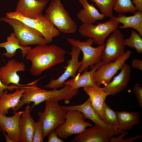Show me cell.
<instances>
[{
	"label": "cell",
	"instance_id": "d6986e66",
	"mask_svg": "<svg viewBox=\"0 0 142 142\" xmlns=\"http://www.w3.org/2000/svg\"><path fill=\"white\" fill-rule=\"evenodd\" d=\"M31 107L27 105L21 116L20 142H32L36 122L31 115Z\"/></svg>",
	"mask_w": 142,
	"mask_h": 142
},
{
	"label": "cell",
	"instance_id": "ffe728a7",
	"mask_svg": "<svg viewBox=\"0 0 142 142\" xmlns=\"http://www.w3.org/2000/svg\"><path fill=\"white\" fill-rule=\"evenodd\" d=\"M103 64L101 61L94 65L90 71H88V69H86L82 75L79 74L73 79L65 81L64 84L70 85L74 88L77 89L82 87L97 86L94 79V74L96 70Z\"/></svg>",
	"mask_w": 142,
	"mask_h": 142
},
{
	"label": "cell",
	"instance_id": "6da1fadb",
	"mask_svg": "<svg viewBox=\"0 0 142 142\" xmlns=\"http://www.w3.org/2000/svg\"><path fill=\"white\" fill-rule=\"evenodd\" d=\"M39 80L27 84L24 87L25 91L22 97L17 106L12 110L16 112L24 104L29 105L33 102L31 109L41 103L47 101H59L64 100L68 104L78 93V89H75L69 84H64L59 89L47 90L38 87L37 83Z\"/></svg>",
	"mask_w": 142,
	"mask_h": 142
},
{
	"label": "cell",
	"instance_id": "484cf974",
	"mask_svg": "<svg viewBox=\"0 0 142 142\" xmlns=\"http://www.w3.org/2000/svg\"><path fill=\"white\" fill-rule=\"evenodd\" d=\"M30 47L29 46L26 47L21 46L13 32L8 37L6 42L0 43V48H4L6 51L2 55L9 58L14 56L18 49H21L22 57H25L27 50Z\"/></svg>",
	"mask_w": 142,
	"mask_h": 142
},
{
	"label": "cell",
	"instance_id": "d4e9b609",
	"mask_svg": "<svg viewBox=\"0 0 142 142\" xmlns=\"http://www.w3.org/2000/svg\"><path fill=\"white\" fill-rule=\"evenodd\" d=\"M116 113L119 122L118 129L122 132L131 129L140 123V116L137 111H122Z\"/></svg>",
	"mask_w": 142,
	"mask_h": 142
},
{
	"label": "cell",
	"instance_id": "4fadbf2b",
	"mask_svg": "<svg viewBox=\"0 0 142 142\" xmlns=\"http://www.w3.org/2000/svg\"><path fill=\"white\" fill-rule=\"evenodd\" d=\"M25 70L26 66L23 63L15 59H11L0 67V79L2 83L6 85L11 84L19 87L25 86L27 84H19L20 77L17 73Z\"/></svg>",
	"mask_w": 142,
	"mask_h": 142
},
{
	"label": "cell",
	"instance_id": "f1b7e54d",
	"mask_svg": "<svg viewBox=\"0 0 142 142\" xmlns=\"http://www.w3.org/2000/svg\"><path fill=\"white\" fill-rule=\"evenodd\" d=\"M141 36L137 33L134 30L132 29L131 35L128 38L125 39V43L130 48L135 49L139 54L142 53V39Z\"/></svg>",
	"mask_w": 142,
	"mask_h": 142
},
{
	"label": "cell",
	"instance_id": "8fae6325",
	"mask_svg": "<svg viewBox=\"0 0 142 142\" xmlns=\"http://www.w3.org/2000/svg\"><path fill=\"white\" fill-rule=\"evenodd\" d=\"M128 50L117 60L100 65L95 72L94 79L97 86L100 87L102 84L105 86L111 82L112 78L118 71L122 67L125 61L131 54Z\"/></svg>",
	"mask_w": 142,
	"mask_h": 142
},
{
	"label": "cell",
	"instance_id": "e575fe53",
	"mask_svg": "<svg viewBox=\"0 0 142 142\" xmlns=\"http://www.w3.org/2000/svg\"><path fill=\"white\" fill-rule=\"evenodd\" d=\"M48 142H63L64 141L59 138L56 133L55 130L52 131L49 134Z\"/></svg>",
	"mask_w": 142,
	"mask_h": 142
},
{
	"label": "cell",
	"instance_id": "3957f363",
	"mask_svg": "<svg viewBox=\"0 0 142 142\" xmlns=\"http://www.w3.org/2000/svg\"><path fill=\"white\" fill-rule=\"evenodd\" d=\"M44 16L60 32L73 33L77 31L76 23L71 17L61 0H52Z\"/></svg>",
	"mask_w": 142,
	"mask_h": 142
},
{
	"label": "cell",
	"instance_id": "d6a6232c",
	"mask_svg": "<svg viewBox=\"0 0 142 142\" xmlns=\"http://www.w3.org/2000/svg\"><path fill=\"white\" fill-rule=\"evenodd\" d=\"M133 91L140 106L142 108V88L140 84L136 83L135 84Z\"/></svg>",
	"mask_w": 142,
	"mask_h": 142
},
{
	"label": "cell",
	"instance_id": "f35d334b",
	"mask_svg": "<svg viewBox=\"0 0 142 142\" xmlns=\"http://www.w3.org/2000/svg\"><path fill=\"white\" fill-rule=\"evenodd\" d=\"M2 128H1V126L0 125V134L1 131H2Z\"/></svg>",
	"mask_w": 142,
	"mask_h": 142
},
{
	"label": "cell",
	"instance_id": "4dcf8cb0",
	"mask_svg": "<svg viewBox=\"0 0 142 142\" xmlns=\"http://www.w3.org/2000/svg\"><path fill=\"white\" fill-rule=\"evenodd\" d=\"M43 139L42 124L38 121L36 122V127L33 134L32 142H43Z\"/></svg>",
	"mask_w": 142,
	"mask_h": 142
},
{
	"label": "cell",
	"instance_id": "277c9868",
	"mask_svg": "<svg viewBox=\"0 0 142 142\" xmlns=\"http://www.w3.org/2000/svg\"><path fill=\"white\" fill-rule=\"evenodd\" d=\"M67 111L62 108L59 101H45L44 110L38 113V121L42 124L44 138L52 131L61 126L65 122Z\"/></svg>",
	"mask_w": 142,
	"mask_h": 142
},
{
	"label": "cell",
	"instance_id": "5b68a950",
	"mask_svg": "<svg viewBox=\"0 0 142 142\" xmlns=\"http://www.w3.org/2000/svg\"><path fill=\"white\" fill-rule=\"evenodd\" d=\"M0 21L7 23L12 27L13 33L21 47L48 43L40 32L18 19L5 17L1 18Z\"/></svg>",
	"mask_w": 142,
	"mask_h": 142
},
{
	"label": "cell",
	"instance_id": "cb8c5ba5",
	"mask_svg": "<svg viewBox=\"0 0 142 142\" xmlns=\"http://www.w3.org/2000/svg\"><path fill=\"white\" fill-rule=\"evenodd\" d=\"M133 15L127 16L124 14L119 13L115 19L123 25L119 27L121 29L132 28L137 31L142 36V12L138 10Z\"/></svg>",
	"mask_w": 142,
	"mask_h": 142
},
{
	"label": "cell",
	"instance_id": "9a60e30c",
	"mask_svg": "<svg viewBox=\"0 0 142 142\" xmlns=\"http://www.w3.org/2000/svg\"><path fill=\"white\" fill-rule=\"evenodd\" d=\"M23 112H14V115L11 116L0 114V125L2 130L6 133L14 142H20V120Z\"/></svg>",
	"mask_w": 142,
	"mask_h": 142
},
{
	"label": "cell",
	"instance_id": "8d00e7d4",
	"mask_svg": "<svg viewBox=\"0 0 142 142\" xmlns=\"http://www.w3.org/2000/svg\"><path fill=\"white\" fill-rule=\"evenodd\" d=\"M131 1L138 10L142 12V0H132Z\"/></svg>",
	"mask_w": 142,
	"mask_h": 142
},
{
	"label": "cell",
	"instance_id": "7c38bea8",
	"mask_svg": "<svg viewBox=\"0 0 142 142\" xmlns=\"http://www.w3.org/2000/svg\"><path fill=\"white\" fill-rule=\"evenodd\" d=\"M81 52L78 47L72 46L71 51L68 53L71 58L67 61L68 65L64 67L65 70L63 73L57 79H51L44 87L57 89L63 87L64 83L69 77H75L76 72L82 64L81 61L79 62V57Z\"/></svg>",
	"mask_w": 142,
	"mask_h": 142
},
{
	"label": "cell",
	"instance_id": "52a82bcc",
	"mask_svg": "<svg viewBox=\"0 0 142 142\" xmlns=\"http://www.w3.org/2000/svg\"><path fill=\"white\" fill-rule=\"evenodd\" d=\"M67 40L71 45L77 47L83 53V57L81 61L82 64L78 69L79 73L83 72L89 67L91 69L94 65L102 60L105 44L98 45L96 47H93L92 45L94 41L92 38H89L85 41H80L78 39L70 38H67Z\"/></svg>",
	"mask_w": 142,
	"mask_h": 142
},
{
	"label": "cell",
	"instance_id": "8992f818",
	"mask_svg": "<svg viewBox=\"0 0 142 142\" xmlns=\"http://www.w3.org/2000/svg\"><path fill=\"white\" fill-rule=\"evenodd\" d=\"M119 23L114 16L110 18L108 21L99 23L96 25L82 23L78 31L82 36L92 38L95 44L102 45L104 44L107 37L117 29Z\"/></svg>",
	"mask_w": 142,
	"mask_h": 142
},
{
	"label": "cell",
	"instance_id": "83f0119b",
	"mask_svg": "<svg viewBox=\"0 0 142 142\" xmlns=\"http://www.w3.org/2000/svg\"><path fill=\"white\" fill-rule=\"evenodd\" d=\"M95 3L102 13L105 17L114 16L113 10L116 0H91Z\"/></svg>",
	"mask_w": 142,
	"mask_h": 142
},
{
	"label": "cell",
	"instance_id": "836d02e7",
	"mask_svg": "<svg viewBox=\"0 0 142 142\" xmlns=\"http://www.w3.org/2000/svg\"><path fill=\"white\" fill-rule=\"evenodd\" d=\"M23 87H19L13 84H11L10 85H6L4 84L1 82L0 79V97L3 95L4 90L7 89L8 90L13 91L14 89L22 88Z\"/></svg>",
	"mask_w": 142,
	"mask_h": 142
},
{
	"label": "cell",
	"instance_id": "603a6c76",
	"mask_svg": "<svg viewBox=\"0 0 142 142\" xmlns=\"http://www.w3.org/2000/svg\"><path fill=\"white\" fill-rule=\"evenodd\" d=\"M78 0L83 9L79 11L77 16L82 23L93 24L105 18L103 15L100 13L93 4H90L87 0Z\"/></svg>",
	"mask_w": 142,
	"mask_h": 142
},
{
	"label": "cell",
	"instance_id": "1f68e13d",
	"mask_svg": "<svg viewBox=\"0 0 142 142\" xmlns=\"http://www.w3.org/2000/svg\"><path fill=\"white\" fill-rule=\"evenodd\" d=\"M126 131L123 132L120 135L117 137L115 138L113 137L110 139L109 141L111 142H133L136 139H140L142 137L141 135H138L133 137H130L126 139H123L124 136L127 133Z\"/></svg>",
	"mask_w": 142,
	"mask_h": 142
},
{
	"label": "cell",
	"instance_id": "4316f807",
	"mask_svg": "<svg viewBox=\"0 0 142 142\" xmlns=\"http://www.w3.org/2000/svg\"><path fill=\"white\" fill-rule=\"evenodd\" d=\"M101 114L102 120L105 123L119 129V122L116 111L110 108L106 104L105 101L103 104Z\"/></svg>",
	"mask_w": 142,
	"mask_h": 142
},
{
	"label": "cell",
	"instance_id": "9c48e42d",
	"mask_svg": "<svg viewBox=\"0 0 142 142\" xmlns=\"http://www.w3.org/2000/svg\"><path fill=\"white\" fill-rule=\"evenodd\" d=\"M84 115L78 110H69L67 111L64 123L56 129L55 131L58 137L62 139H67L74 134H79L84 130L87 127L93 125L85 121Z\"/></svg>",
	"mask_w": 142,
	"mask_h": 142
},
{
	"label": "cell",
	"instance_id": "ba28073f",
	"mask_svg": "<svg viewBox=\"0 0 142 142\" xmlns=\"http://www.w3.org/2000/svg\"><path fill=\"white\" fill-rule=\"evenodd\" d=\"M8 18L16 19L40 32L48 43H51L54 37L60 34V32L50 23L42 14L36 18L31 19L24 17L15 12L6 14Z\"/></svg>",
	"mask_w": 142,
	"mask_h": 142
},
{
	"label": "cell",
	"instance_id": "30bf717a",
	"mask_svg": "<svg viewBox=\"0 0 142 142\" xmlns=\"http://www.w3.org/2000/svg\"><path fill=\"white\" fill-rule=\"evenodd\" d=\"M105 45L102 60L103 64L114 61L125 53V39L119 29H117L113 32Z\"/></svg>",
	"mask_w": 142,
	"mask_h": 142
},
{
	"label": "cell",
	"instance_id": "7402d4cb",
	"mask_svg": "<svg viewBox=\"0 0 142 142\" xmlns=\"http://www.w3.org/2000/svg\"><path fill=\"white\" fill-rule=\"evenodd\" d=\"M84 90L89 97L91 105L94 110L102 120V108L106 98L108 95V94L102 87L97 86L85 87H84Z\"/></svg>",
	"mask_w": 142,
	"mask_h": 142
},
{
	"label": "cell",
	"instance_id": "7a4b0ae2",
	"mask_svg": "<svg viewBox=\"0 0 142 142\" xmlns=\"http://www.w3.org/2000/svg\"><path fill=\"white\" fill-rule=\"evenodd\" d=\"M65 50L55 45H37L27 50L25 56L32 63L30 72L32 75L38 76L45 70L65 61Z\"/></svg>",
	"mask_w": 142,
	"mask_h": 142
},
{
	"label": "cell",
	"instance_id": "ac0fdd59",
	"mask_svg": "<svg viewBox=\"0 0 142 142\" xmlns=\"http://www.w3.org/2000/svg\"><path fill=\"white\" fill-rule=\"evenodd\" d=\"M110 138L106 131L101 126L95 125L85 129L77 134L72 142H108Z\"/></svg>",
	"mask_w": 142,
	"mask_h": 142
},
{
	"label": "cell",
	"instance_id": "e0dca14e",
	"mask_svg": "<svg viewBox=\"0 0 142 142\" xmlns=\"http://www.w3.org/2000/svg\"><path fill=\"white\" fill-rule=\"evenodd\" d=\"M75 109L76 110L83 113L86 119L90 120L95 124L99 125L105 129L110 138L114 135L120 134L123 132L117 128L107 125L99 117L92 108L91 101L89 98L83 103L77 105Z\"/></svg>",
	"mask_w": 142,
	"mask_h": 142
},
{
	"label": "cell",
	"instance_id": "f546056e",
	"mask_svg": "<svg viewBox=\"0 0 142 142\" xmlns=\"http://www.w3.org/2000/svg\"><path fill=\"white\" fill-rule=\"evenodd\" d=\"M113 10L123 14L127 13H133L138 11L131 0H116Z\"/></svg>",
	"mask_w": 142,
	"mask_h": 142
},
{
	"label": "cell",
	"instance_id": "74e56055",
	"mask_svg": "<svg viewBox=\"0 0 142 142\" xmlns=\"http://www.w3.org/2000/svg\"><path fill=\"white\" fill-rule=\"evenodd\" d=\"M3 133L4 135L6 141L7 142H14V141L11 139L9 136L6 134V132L2 130Z\"/></svg>",
	"mask_w": 142,
	"mask_h": 142
},
{
	"label": "cell",
	"instance_id": "d590c367",
	"mask_svg": "<svg viewBox=\"0 0 142 142\" xmlns=\"http://www.w3.org/2000/svg\"><path fill=\"white\" fill-rule=\"evenodd\" d=\"M131 66L133 68L142 70V60L138 59H133L131 61Z\"/></svg>",
	"mask_w": 142,
	"mask_h": 142
},
{
	"label": "cell",
	"instance_id": "44dd1931",
	"mask_svg": "<svg viewBox=\"0 0 142 142\" xmlns=\"http://www.w3.org/2000/svg\"><path fill=\"white\" fill-rule=\"evenodd\" d=\"M24 87L17 89L12 93H8L7 89L4 90L2 95L0 97V114L6 115L10 109L13 110L17 106L23 95Z\"/></svg>",
	"mask_w": 142,
	"mask_h": 142
},
{
	"label": "cell",
	"instance_id": "5bb4252c",
	"mask_svg": "<svg viewBox=\"0 0 142 142\" xmlns=\"http://www.w3.org/2000/svg\"><path fill=\"white\" fill-rule=\"evenodd\" d=\"M48 0H18L16 12L31 19L36 18L43 12Z\"/></svg>",
	"mask_w": 142,
	"mask_h": 142
},
{
	"label": "cell",
	"instance_id": "2e32d148",
	"mask_svg": "<svg viewBox=\"0 0 142 142\" xmlns=\"http://www.w3.org/2000/svg\"><path fill=\"white\" fill-rule=\"evenodd\" d=\"M131 69L129 65L125 63L121 70L109 83L102 87L108 95H114L120 93L127 86L130 80Z\"/></svg>",
	"mask_w": 142,
	"mask_h": 142
}]
</instances>
